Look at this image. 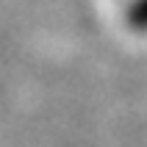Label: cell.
Masks as SVG:
<instances>
[{
    "label": "cell",
    "instance_id": "6da1fadb",
    "mask_svg": "<svg viewBox=\"0 0 147 147\" xmlns=\"http://www.w3.org/2000/svg\"><path fill=\"white\" fill-rule=\"evenodd\" d=\"M125 22L133 31H147V0H131V6L125 11Z\"/></svg>",
    "mask_w": 147,
    "mask_h": 147
}]
</instances>
